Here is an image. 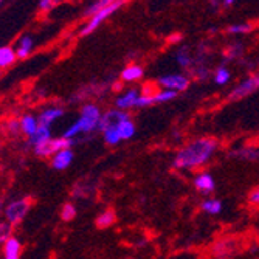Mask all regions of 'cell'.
Here are the masks:
<instances>
[{
  "instance_id": "ba28073f",
  "label": "cell",
  "mask_w": 259,
  "mask_h": 259,
  "mask_svg": "<svg viewBox=\"0 0 259 259\" xmlns=\"http://www.w3.org/2000/svg\"><path fill=\"white\" fill-rule=\"evenodd\" d=\"M158 85L163 89H168V90H174V92H183L188 89L190 85V79H188L185 75H164L158 78Z\"/></svg>"
},
{
  "instance_id": "f1b7e54d",
  "label": "cell",
  "mask_w": 259,
  "mask_h": 259,
  "mask_svg": "<svg viewBox=\"0 0 259 259\" xmlns=\"http://www.w3.org/2000/svg\"><path fill=\"white\" fill-rule=\"evenodd\" d=\"M11 236H13V225L8 224L7 221H4L0 224V242L5 244Z\"/></svg>"
},
{
  "instance_id": "d6986e66",
  "label": "cell",
  "mask_w": 259,
  "mask_h": 259,
  "mask_svg": "<svg viewBox=\"0 0 259 259\" xmlns=\"http://www.w3.org/2000/svg\"><path fill=\"white\" fill-rule=\"evenodd\" d=\"M231 157L242 160V161H256L259 158V149L253 148V146H247V148H241L231 152Z\"/></svg>"
},
{
  "instance_id": "30bf717a",
  "label": "cell",
  "mask_w": 259,
  "mask_h": 259,
  "mask_svg": "<svg viewBox=\"0 0 259 259\" xmlns=\"http://www.w3.org/2000/svg\"><path fill=\"white\" fill-rule=\"evenodd\" d=\"M234 250H236V241L231 238H225V239L218 241L213 245L211 253H213V256L218 259H225V257L231 256L234 253Z\"/></svg>"
},
{
  "instance_id": "cb8c5ba5",
  "label": "cell",
  "mask_w": 259,
  "mask_h": 259,
  "mask_svg": "<svg viewBox=\"0 0 259 259\" xmlns=\"http://www.w3.org/2000/svg\"><path fill=\"white\" fill-rule=\"evenodd\" d=\"M118 131H120V135H121V138L123 140H129V138H132L134 135H135V124H134V121L129 118V120H126V121H123L120 126H118Z\"/></svg>"
},
{
  "instance_id": "ffe728a7",
  "label": "cell",
  "mask_w": 259,
  "mask_h": 259,
  "mask_svg": "<svg viewBox=\"0 0 259 259\" xmlns=\"http://www.w3.org/2000/svg\"><path fill=\"white\" fill-rule=\"evenodd\" d=\"M16 59H17L16 49L8 47V45H4L2 49H0V67H2V68H7V67L13 65Z\"/></svg>"
},
{
  "instance_id": "e0dca14e",
  "label": "cell",
  "mask_w": 259,
  "mask_h": 259,
  "mask_svg": "<svg viewBox=\"0 0 259 259\" xmlns=\"http://www.w3.org/2000/svg\"><path fill=\"white\" fill-rule=\"evenodd\" d=\"M52 138H53V137H52V129H50V126H44V124H40L39 129L36 131V134H34L31 138H28V140H30V145H31L33 148H36V146H39V145L47 143V141H50Z\"/></svg>"
},
{
  "instance_id": "74e56055",
  "label": "cell",
  "mask_w": 259,
  "mask_h": 259,
  "mask_svg": "<svg viewBox=\"0 0 259 259\" xmlns=\"http://www.w3.org/2000/svg\"><path fill=\"white\" fill-rule=\"evenodd\" d=\"M211 5H213V7H218V5H219V0H211Z\"/></svg>"
},
{
  "instance_id": "2e32d148",
  "label": "cell",
  "mask_w": 259,
  "mask_h": 259,
  "mask_svg": "<svg viewBox=\"0 0 259 259\" xmlns=\"http://www.w3.org/2000/svg\"><path fill=\"white\" fill-rule=\"evenodd\" d=\"M143 75H145L143 67L132 64V65H127L121 72V79L124 82H137V81H140L141 78H143Z\"/></svg>"
},
{
  "instance_id": "d4e9b609",
  "label": "cell",
  "mask_w": 259,
  "mask_h": 259,
  "mask_svg": "<svg viewBox=\"0 0 259 259\" xmlns=\"http://www.w3.org/2000/svg\"><path fill=\"white\" fill-rule=\"evenodd\" d=\"M76 213H78V209L73 203H65L61 209V219L64 222H70L76 218Z\"/></svg>"
},
{
  "instance_id": "5b68a950",
  "label": "cell",
  "mask_w": 259,
  "mask_h": 259,
  "mask_svg": "<svg viewBox=\"0 0 259 259\" xmlns=\"http://www.w3.org/2000/svg\"><path fill=\"white\" fill-rule=\"evenodd\" d=\"M126 2H127V0H116L115 4H112V5H109V7L103 8V10H101V11H98L95 16H92V17H90V20L85 23L84 28L81 30V33H79V34H81V36H89L90 33H93V31H95V30L101 25V23L107 19V17H110L116 10L121 8Z\"/></svg>"
},
{
  "instance_id": "836d02e7",
  "label": "cell",
  "mask_w": 259,
  "mask_h": 259,
  "mask_svg": "<svg viewBox=\"0 0 259 259\" xmlns=\"http://www.w3.org/2000/svg\"><path fill=\"white\" fill-rule=\"evenodd\" d=\"M248 203L253 206H259V186H256L254 190L248 196Z\"/></svg>"
},
{
  "instance_id": "ac0fdd59",
  "label": "cell",
  "mask_w": 259,
  "mask_h": 259,
  "mask_svg": "<svg viewBox=\"0 0 259 259\" xmlns=\"http://www.w3.org/2000/svg\"><path fill=\"white\" fill-rule=\"evenodd\" d=\"M33 47H34V42L31 39V36H23L19 39L17 42V47H16V53H17V58L19 59H25L30 56V53L33 52Z\"/></svg>"
},
{
  "instance_id": "5bb4252c",
  "label": "cell",
  "mask_w": 259,
  "mask_h": 259,
  "mask_svg": "<svg viewBox=\"0 0 259 259\" xmlns=\"http://www.w3.org/2000/svg\"><path fill=\"white\" fill-rule=\"evenodd\" d=\"M2 247H4V259H20L22 244L16 236H11L5 244H2Z\"/></svg>"
},
{
  "instance_id": "7402d4cb",
  "label": "cell",
  "mask_w": 259,
  "mask_h": 259,
  "mask_svg": "<svg viewBox=\"0 0 259 259\" xmlns=\"http://www.w3.org/2000/svg\"><path fill=\"white\" fill-rule=\"evenodd\" d=\"M116 222V214L113 209H106L103 213H100L95 219V225L98 228H109Z\"/></svg>"
},
{
  "instance_id": "d590c367",
  "label": "cell",
  "mask_w": 259,
  "mask_h": 259,
  "mask_svg": "<svg viewBox=\"0 0 259 259\" xmlns=\"http://www.w3.org/2000/svg\"><path fill=\"white\" fill-rule=\"evenodd\" d=\"M182 40V36L180 34H172L171 37H169V42L171 44H177V42H180Z\"/></svg>"
},
{
  "instance_id": "7a4b0ae2",
  "label": "cell",
  "mask_w": 259,
  "mask_h": 259,
  "mask_svg": "<svg viewBox=\"0 0 259 259\" xmlns=\"http://www.w3.org/2000/svg\"><path fill=\"white\" fill-rule=\"evenodd\" d=\"M101 109L97 104H84L79 113V118L65 129V132L62 134V137L68 138V140H75L76 137H79L81 134H90L95 129H98L100 121H101Z\"/></svg>"
},
{
  "instance_id": "4dcf8cb0",
  "label": "cell",
  "mask_w": 259,
  "mask_h": 259,
  "mask_svg": "<svg viewBox=\"0 0 259 259\" xmlns=\"http://www.w3.org/2000/svg\"><path fill=\"white\" fill-rule=\"evenodd\" d=\"M155 95H146V93H140V97L137 100V107H148L155 104Z\"/></svg>"
},
{
  "instance_id": "7c38bea8",
  "label": "cell",
  "mask_w": 259,
  "mask_h": 259,
  "mask_svg": "<svg viewBox=\"0 0 259 259\" xmlns=\"http://www.w3.org/2000/svg\"><path fill=\"white\" fill-rule=\"evenodd\" d=\"M138 97H140V92L137 89H129L127 92L123 93V95H120L118 98H116L115 106H116V109L126 112V110H129L132 107H137Z\"/></svg>"
},
{
  "instance_id": "83f0119b",
  "label": "cell",
  "mask_w": 259,
  "mask_h": 259,
  "mask_svg": "<svg viewBox=\"0 0 259 259\" xmlns=\"http://www.w3.org/2000/svg\"><path fill=\"white\" fill-rule=\"evenodd\" d=\"M230 78H231V75H230V72L225 68V67H219L218 70H216V73H214V81H216V84L218 85H225L228 81H230Z\"/></svg>"
},
{
  "instance_id": "4316f807",
  "label": "cell",
  "mask_w": 259,
  "mask_h": 259,
  "mask_svg": "<svg viewBox=\"0 0 259 259\" xmlns=\"http://www.w3.org/2000/svg\"><path fill=\"white\" fill-rule=\"evenodd\" d=\"M177 97V92L174 90H168V89H161L155 93V103H168L171 100H174Z\"/></svg>"
},
{
  "instance_id": "6da1fadb",
  "label": "cell",
  "mask_w": 259,
  "mask_h": 259,
  "mask_svg": "<svg viewBox=\"0 0 259 259\" xmlns=\"http://www.w3.org/2000/svg\"><path fill=\"white\" fill-rule=\"evenodd\" d=\"M219 148V141L213 137H200L183 146L174 157V168L183 171L199 169L214 157Z\"/></svg>"
},
{
  "instance_id": "f546056e",
  "label": "cell",
  "mask_w": 259,
  "mask_h": 259,
  "mask_svg": "<svg viewBox=\"0 0 259 259\" xmlns=\"http://www.w3.org/2000/svg\"><path fill=\"white\" fill-rule=\"evenodd\" d=\"M250 30H251V27L248 23H234V25L227 28V31L230 34H244V33H248Z\"/></svg>"
},
{
  "instance_id": "44dd1931",
  "label": "cell",
  "mask_w": 259,
  "mask_h": 259,
  "mask_svg": "<svg viewBox=\"0 0 259 259\" xmlns=\"http://www.w3.org/2000/svg\"><path fill=\"white\" fill-rule=\"evenodd\" d=\"M200 208L203 213H206L209 216H218L222 213V202L218 199H205L200 203Z\"/></svg>"
},
{
  "instance_id": "484cf974",
  "label": "cell",
  "mask_w": 259,
  "mask_h": 259,
  "mask_svg": "<svg viewBox=\"0 0 259 259\" xmlns=\"http://www.w3.org/2000/svg\"><path fill=\"white\" fill-rule=\"evenodd\" d=\"M116 0H97L95 4H92L89 8H87V11H85V16H95L98 11H101L103 8H106V7H109V5H112V4H115Z\"/></svg>"
},
{
  "instance_id": "8d00e7d4",
  "label": "cell",
  "mask_w": 259,
  "mask_h": 259,
  "mask_svg": "<svg viewBox=\"0 0 259 259\" xmlns=\"http://www.w3.org/2000/svg\"><path fill=\"white\" fill-rule=\"evenodd\" d=\"M236 0H222V4H224V7H231Z\"/></svg>"
},
{
  "instance_id": "d6a6232c",
  "label": "cell",
  "mask_w": 259,
  "mask_h": 259,
  "mask_svg": "<svg viewBox=\"0 0 259 259\" xmlns=\"http://www.w3.org/2000/svg\"><path fill=\"white\" fill-rule=\"evenodd\" d=\"M7 131L11 135L20 134L22 132V129H20V120H10V121H7Z\"/></svg>"
},
{
  "instance_id": "277c9868",
  "label": "cell",
  "mask_w": 259,
  "mask_h": 259,
  "mask_svg": "<svg viewBox=\"0 0 259 259\" xmlns=\"http://www.w3.org/2000/svg\"><path fill=\"white\" fill-rule=\"evenodd\" d=\"M75 143V140H68L65 137H58V138H52L50 141H47L44 145H39L34 148V154L40 158H47V157H53L56 152L64 151V149H72Z\"/></svg>"
},
{
  "instance_id": "8992f818",
  "label": "cell",
  "mask_w": 259,
  "mask_h": 259,
  "mask_svg": "<svg viewBox=\"0 0 259 259\" xmlns=\"http://www.w3.org/2000/svg\"><path fill=\"white\" fill-rule=\"evenodd\" d=\"M259 89V75H253L248 76L247 79H244L242 82H239L236 87H234L230 92V100H242L248 95H251L253 92H256Z\"/></svg>"
},
{
  "instance_id": "1f68e13d",
  "label": "cell",
  "mask_w": 259,
  "mask_h": 259,
  "mask_svg": "<svg viewBox=\"0 0 259 259\" xmlns=\"http://www.w3.org/2000/svg\"><path fill=\"white\" fill-rule=\"evenodd\" d=\"M176 58H177V62H179V65H180V67H190V64H191V58H190V55H188V50H186V49H183V50L177 52Z\"/></svg>"
},
{
  "instance_id": "603a6c76",
  "label": "cell",
  "mask_w": 259,
  "mask_h": 259,
  "mask_svg": "<svg viewBox=\"0 0 259 259\" xmlns=\"http://www.w3.org/2000/svg\"><path fill=\"white\" fill-rule=\"evenodd\" d=\"M103 138H104V143L109 146H116L120 141H123L118 127H109V129L103 131Z\"/></svg>"
},
{
  "instance_id": "9a60e30c",
  "label": "cell",
  "mask_w": 259,
  "mask_h": 259,
  "mask_svg": "<svg viewBox=\"0 0 259 259\" xmlns=\"http://www.w3.org/2000/svg\"><path fill=\"white\" fill-rule=\"evenodd\" d=\"M39 126H40L39 118H36L34 115L27 113V115H23L22 118H20V129H22V134H23V135H27L28 138H31V137L36 134V131L39 129Z\"/></svg>"
},
{
  "instance_id": "e575fe53",
  "label": "cell",
  "mask_w": 259,
  "mask_h": 259,
  "mask_svg": "<svg viewBox=\"0 0 259 259\" xmlns=\"http://www.w3.org/2000/svg\"><path fill=\"white\" fill-rule=\"evenodd\" d=\"M53 5H55L53 0H40V2H39L40 11H50L53 8Z\"/></svg>"
},
{
  "instance_id": "3957f363",
  "label": "cell",
  "mask_w": 259,
  "mask_h": 259,
  "mask_svg": "<svg viewBox=\"0 0 259 259\" xmlns=\"http://www.w3.org/2000/svg\"><path fill=\"white\" fill-rule=\"evenodd\" d=\"M31 208V200L30 199H17V200H13L10 202L7 206H5V221L11 225H17L20 224L25 216L28 214V211Z\"/></svg>"
},
{
  "instance_id": "4fadbf2b",
  "label": "cell",
  "mask_w": 259,
  "mask_h": 259,
  "mask_svg": "<svg viewBox=\"0 0 259 259\" xmlns=\"http://www.w3.org/2000/svg\"><path fill=\"white\" fill-rule=\"evenodd\" d=\"M64 115V109L61 107H47L39 113V123L44 126H52L56 120H59Z\"/></svg>"
},
{
  "instance_id": "8fae6325",
  "label": "cell",
  "mask_w": 259,
  "mask_h": 259,
  "mask_svg": "<svg viewBox=\"0 0 259 259\" xmlns=\"http://www.w3.org/2000/svg\"><path fill=\"white\" fill-rule=\"evenodd\" d=\"M73 158H75V154L72 149H64V151H59L56 152L53 157H52V166L56 169V171H65L70 164L73 163Z\"/></svg>"
},
{
  "instance_id": "52a82bcc",
  "label": "cell",
  "mask_w": 259,
  "mask_h": 259,
  "mask_svg": "<svg viewBox=\"0 0 259 259\" xmlns=\"http://www.w3.org/2000/svg\"><path fill=\"white\" fill-rule=\"evenodd\" d=\"M131 116L127 112L124 110H120V109H113V110H109L106 113H103L101 116V121H100V126H98V131H106L109 127H118L123 121L129 120Z\"/></svg>"
},
{
  "instance_id": "9c48e42d",
  "label": "cell",
  "mask_w": 259,
  "mask_h": 259,
  "mask_svg": "<svg viewBox=\"0 0 259 259\" xmlns=\"http://www.w3.org/2000/svg\"><path fill=\"white\" fill-rule=\"evenodd\" d=\"M194 186L196 190L202 194H209L214 191L216 188V180L214 177L211 176V172H206V171H202L199 172L196 177H194Z\"/></svg>"
}]
</instances>
